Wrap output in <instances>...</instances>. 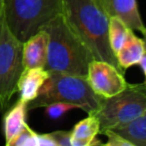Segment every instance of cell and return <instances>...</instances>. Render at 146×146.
<instances>
[{
	"label": "cell",
	"mask_w": 146,
	"mask_h": 146,
	"mask_svg": "<svg viewBox=\"0 0 146 146\" xmlns=\"http://www.w3.org/2000/svg\"><path fill=\"white\" fill-rule=\"evenodd\" d=\"M100 133V123L93 114H88L71 130V146H91L102 144L96 136Z\"/></svg>",
	"instance_id": "8fae6325"
},
{
	"label": "cell",
	"mask_w": 146,
	"mask_h": 146,
	"mask_svg": "<svg viewBox=\"0 0 146 146\" xmlns=\"http://www.w3.org/2000/svg\"><path fill=\"white\" fill-rule=\"evenodd\" d=\"M48 36L44 29L33 34L23 42L22 63L24 68L42 67L44 68L47 60Z\"/></svg>",
	"instance_id": "9c48e42d"
},
{
	"label": "cell",
	"mask_w": 146,
	"mask_h": 146,
	"mask_svg": "<svg viewBox=\"0 0 146 146\" xmlns=\"http://www.w3.org/2000/svg\"><path fill=\"white\" fill-rule=\"evenodd\" d=\"M146 54L145 41L134 34L133 30L128 32L124 44L115 54L117 63L124 71L138 63L142 56Z\"/></svg>",
	"instance_id": "7c38bea8"
},
{
	"label": "cell",
	"mask_w": 146,
	"mask_h": 146,
	"mask_svg": "<svg viewBox=\"0 0 146 146\" xmlns=\"http://www.w3.org/2000/svg\"><path fill=\"white\" fill-rule=\"evenodd\" d=\"M136 65H138V66L141 68L143 75H146V54H144L143 56L140 58V60L138 61V63Z\"/></svg>",
	"instance_id": "44dd1931"
},
{
	"label": "cell",
	"mask_w": 146,
	"mask_h": 146,
	"mask_svg": "<svg viewBox=\"0 0 146 146\" xmlns=\"http://www.w3.org/2000/svg\"><path fill=\"white\" fill-rule=\"evenodd\" d=\"M62 14L94 59L103 60L125 72L118 65L108 41L109 18L101 0H63Z\"/></svg>",
	"instance_id": "6da1fadb"
},
{
	"label": "cell",
	"mask_w": 146,
	"mask_h": 146,
	"mask_svg": "<svg viewBox=\"0 0 146 146\" xmlns=\"http://www.w3.org/2000/svg\"><path fill=\"white\" fill-rule=\"evenodd\" d=\"M4 11V0H0V15Z\"/></svg>",
	"instance_id": "7402d4cb"
},
{
	"label": "cell",
	"mask_w": 146,
	"mask_h": 146,
	"mask_svg": "<svg viewBox=\"0 0 146 146\" xmlns=\"http://www.w3.org/2000/svg\"><path fill=\"white\" fill-rule=\"evenodd\" d=\"M63 0H4L9 28L24 42L62 13Z\"/></svg>",
	"instance_id": "277c9868"
},
{
	"label": "cell",
	"mask_w": 146,
	"mask_h": 146,
	"mask_svg": "<svg viewBox=\"0 0 146 146\" xmlns=\"http://www.w3.org/2000/svg\"><path fill=\"white\" fill-rule=\"evenodd\" d=\"M48 77L49 71L42 67L23 69L17 82V93H19V99L27 103L35 99Z\"/></svg>",
	"instance_id": "30bf717a"
},
{
	"label": "cell",
	"mask_w": 146,
	"mask_h": 146,
	"mask_svg": "<svg viewBox=\"0 0 146 146\" xmlns=\"http://www.w3.org/2000/svg\"><path fill=\"white\" fill-rule=\"evenodd\" d=\"M132 146H146V112L113 128Z\"/></svg>",
	"instance_id": "5bb4252c"
},
{
	"label": "cell",
	"mask_w": 146,
	"mask_h": 146,
	"mask_svg": "<svg viewBox=\"0 0 146 146\" xmlns=\"http://www.w3.org/2000/svg\"><path fill=\"white\" fill-rule=\"evenodd\" d=\"M50 134L56 143V146H71V131L58 130V131L50 132Z\"/></svg>",
	"instance_id": "d6986e66"
},
{
	"label": "cell",
	"mask_w": 146,
	"mask_h": 146,
	"mask_svg": "<svg viewBox=\"0 0 146 146\" xmlns=\"http://www.w3.org/2000/svg\"><path fill=\"white\" fill-rule=\"evenodd\" d=\"M23 42L9 28L4 11L0 15V112L17 93V82L23 69Z\"/></svg>",
	"instance_id": "8992f818"
},
{
	"label": "cell",
	"mask_w": 146,
	"mask_h": 146,
	"mask_svg": "<svg viewBox=\"0 0 146 146\" xmlns=\"http://www.w3.org/2000/svg\"><path fill=\"white\" fill-rule=\"evenodd\" d=\"M109 17H116L124 22L131 30L138 31L143 36L146 29L141 19L137 0H101Z\"/></svg>",
	"instance_id": "ba28073f"
},
{
	"label": "cell",
	"mask_w": 146,
	"mask_h": 146,
	"mask_svg": "<svg viewBox=\"0 0 146 146\" xmlns=\"http://www.w3.org/2000/svg\"><path fill=\"white\" fill-rule=\"evenodd\" d=\"M8 146H38V133L26 124Z\"/></svg>",
	"instance_id": "2e32d148"
},
{
	"label": "cell",
	"mask_w": 146,
	"mask_h": 146,
	"mask_svg": "<svg viewBox=\"0 0 146 146\" xmlns=\"http://www.w3.org/2000/svg\"><path fill=\"white\" fill-rule=\"evenodd\" d=\"M100 134L106 135L108 138V141L104 143V146H132L130 142L124 139L120 134H118L113 129H106L103 130Z\"/></svg>",
	"instance_id": "ac0fdd59"
},
{
	"label": "cell",
	"mask_w": 146,
	"mask_h": 146,
	"mask_svg": "<svg viewBox=\"0 0 146 146\" xmlns=\"http://www.w3.org/2000/svg\"><path fill=\"white\" fill-rule=\"evenodd\" d=\"M131 30L124 22L116 17H110L108 22V41L114 55L118 52Z\"/></svg>",
	"instance_id": "9a60e30c"
},
{
	"label": "cell",
	"mask_w": 146,
	"mask_h": 146,
	"mask_svg": "<svg viewBox=\"0 0 146 146\" xmlns=\"http://www.w3.org/2000/svg\"><path fill=\"white\" fill-rule=\"evenodd\" d=\"M102 97L91 89L86 76L49 72V77L35 99L27 104L28 110L45 107L53 102L75 104L79 109L92 114L98 109Z\"/></svg>",
	"instance_id": "3957f363"
},
{
	"label": "cell",
	"mask_w": 146,
	"mask_h": 146,
	"mask_svg": "<svg viewBox=\"0 0 146 146\" xmlns=\"http://www.w3.org/2000/svg\"><path fill=\"white\" fill-rule=\"evenodd\" d=\"M27 102L19 99L3 117V133L5 142L9 143L19 134V132L26 125V115L28 111Z\"/></svg>",
	"instance_id": "4fadbf2b"
},
{
	"label": "cell",
	"mask_w": 146,
	"mask_h": 146,
	"mask_svg": "<svg viewBox=\"0 0 146 146\" xmlns=\"http://www.w3.org/2000/svg\"><path fill=\"white\" fill-rule=\"evenodd\" d=\"M38 146H56L50 133L38 134Z\"/></svg>",
	"instance_id": "ffe728a7"
},
{
	"label": "cell",
	"mask_w": 146,
	"mask_h": 146,
	"mask_svg": "<svg viewBox=\"0 0 146 146\" xmlns=\"http://www.w3.org/2000/svg\"><path fill=\"white\" fill-rule=\"evenodd\" d=\"M86 78L91 89L102 98L120 93L128 84L124 72L110 63L98 59L90 61Z\"/></svg>",
	"instance_id": "52a82bcc"
},
{
	"label": "cell",
	"mask_w": 146,
	"mask_h": 146,
	"mask_svg": "<svg viewBox=\"0 0 146 146\" xmlns=\"http://www.w3.org/2000/svg\"><path fill=\"white\" fill-rule=\"evenodd\" d=\"M45 114L50 119H58L71 109L78 108L75 104L67 102H53L45 106Z\"/></svg>",
	"instance_id": "e0dca14e"
},
{
	"label": "cell",
	"mask_w": 146,
	"mask_h": 146,
	"mask_svg": "<svg viewBox=\"0 0 146 146\" xmlns=\"http://www.w3.org/2000/svg\"><path fill=\"white\" fill-rule=\"evenodd\" d=\"M146 112V83L127 84L120 93L102 98L93 115L100 123V133L113 129ZM99 133V134H100Z\"/></svg>",
	"instance_id": "5b68a950"
},
{
	"label": "cell",
	"mask_w": 146,
	"mask_h": 146,
	"mask_svg": "<svg viewBox=\"0 0 146 146\" xmlns=\"http://www.w3.org/2000/svg\"><path fill=\"white\" fill-rule=\"evenodd\" d=\"M43 29L48 36L44 69L49 72L86 76L88 65L94 58L69 26L62 13L53 18Z\"/></svg>",
	"instance_id": "7a4b0ae2"
}]
</instances>
